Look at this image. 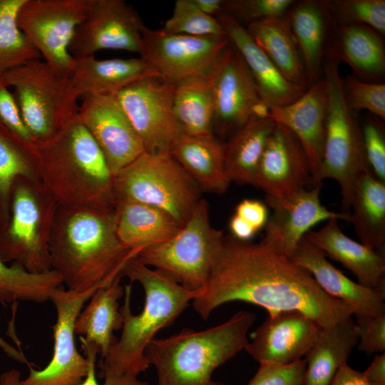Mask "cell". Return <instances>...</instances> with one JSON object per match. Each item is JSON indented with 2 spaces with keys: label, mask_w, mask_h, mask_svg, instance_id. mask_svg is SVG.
Here are the masks:
<instances>
[{
  "label": "cell",
  "mask_w": 385,
  "mask_h": 385,
  "mask_svg": "<svg viewBox=\"0 0 385 385\" xmlns=\"http://www.w3.org/2000/svg\"><path fill=\"white\" fill-rule=\"evenodd\" d=\"M235 301L258 305L268 314L299 311L321 327L354 314L350 306L324 292L292 257L262 240L255 243L225 236L207 282L192 302L206 320L220 305Z\"/></svg>",
  "instance_id": "6da1fadb"
},
{
  "label": "cell",
  "mask_w": 385,
  "mask_h": 385,
  "mask_svg": "<svg viewBox=\"0 0 385 385\" xmlns=\"http://www.w3.org/2000/svg\"><path fill=\"white\" fill-rule=\"evenodd\" d=\"M122 332L101 359V377L138 376L150 366L145 352L155 334L171 325L201 290L190 291L135 258L126 265Z\"/></svg>",
  "instance_id": "7a4b0ae2"
},
{
  "label": "cell",
  "mask_w": 385,
  "mask_h": 385,
  "mask_svg": "<svg viewBox=\"0 0 385 385\" xmlns=\"http://www.w3.org/2000/svg\"><path fill=\"white\" fill-rule=\"evenodd\" d=\"M51 268L68 289L83 292L111 284L138 251L124 246L115 226L113 209H57L49 243Z\"/></svg>",
  "instance_id": "3957f363"
},
{
  "label": "cell",
  "mask_w": 385,
  "mask_h": 385,
  "mask_svg": "<svg viewBox=\"0 0 385 385\" xmlns=\"http://www.w3.org/2000/svg\"><path fill=\"white\" fill-rule=\"evenodd\" d=\"M22 143L58 205L114 208L113 175L78 114L51 138Z\"/></svg>",
  "instance_id": "277c9868"
},
{
  "label": "cell",
  "mask_w": 385,
  "mask_h": 385,
  "mask_svg": "<svg viewBox=\"0 0 385 385\" xmlns=\"http://www.w3.org/2000/svg\"><path fill=\"white\" fill-rule=\"evenodd\" d=\"M256 314L239 311L226 322L207 329H184L153 339L145 355L157 373L158 385H225L212 380L213 371L248 343Z\"/></svg>",
  "instance_id": "5b68a950"
},
{
  "label": "cell",
  "mask_w": 385,
  "mask_h": 385,
  "mask_svg": "<svg viewBox=\"0 0 385 385\" xmlns=\"http://www.w3.org/2000/svg\"><path fill=\"white\" fill-rule=\"evenodd\" d=\"M322 78L327 96L326 133L322 159L312 185L322 184L328 178L336 180L341 190L342 212L350 214L358 180L372 171L365 154L361 125L345 102L337 61L326 58Z\"/></svg>",
  "instance_id": "8992f818"
},
{
  "label": "cell",
  "mask_w": 385,
  "mask_h": 385,
  "mask_svg": "<svg viewBox=\"0 0 385 385\" xmlns=\"http://www.w3.org/2000/svg\"><path fill=\"white\" fill-rule=\"evenodd\" d=\"M58 204L38 179L18 178L0 228V257L31 273L52 270L49 243Z\"/></svg>",
  "instance_id": "52a82bcc"
},
{
  "label": "cell",
  "mask_w": 385,
  "mask_h": 385,
  "mask_svg": "<svg viewBox=\"0 0 385 385\" xmlns=\"http://www.w3.org/2000/svg\"><path fill=\"white\" fill-rule=\"evenodd\" d=\"M2 76L33 140H44L59 132L78 114L81 98L70 76L58 73L43 60H31Z\"/></svg>",
  "instance_id": "ba28073f"
},
{
  "label": "cell",
  "mask_w": 385,
  "mask_h": 385,
  "mask_svg": "<svg viewBox=\"0 0 385 385\" xmlns=\"http://www.w3.org/2000/svg\"><path fill=\"white\" fill-rule=\"evenodd\" d=\"M224 237L212 227L208 202L202 198L175 235L143 248L135 259L185 289L198 291L207 282Z\"/></svg>",
  "instance_id": "9c48e42d"
},
{
  "label": "cell",
  "mask_w": 385,
  "mask_h": 385,
  "mask_svg": "<svg viewBox=\"0 0 385 385\" xmlns=\"http://www.w3.org/2000/svg\"><path fill=\"white\" fill-rule=\"evenodd\" d=\"M115 199L158 207L183 225L201 198L196 182L170 153H143L113 176Z\"/></svg>",
  "instance_id": "30bf717a"
},
{
  "label": "cell",
  "mask_w": 385,
  "mask_h": 385,
  "mask_svg": "<svg viewBox=\"0 0 385 385\" xmlns=\"http://www.w3.org/2000/svg\"><path fill=\"white\" fill-rule=\"evenodd\" d=\"M98 289L77 292L65 289L62 285L56 288L49 298L57 314L53 327L54 344L51 361L41 370L29 366V374L22 380L19 379V371H6L0 377V385L80 384L98 352L91 346H82L86 357L78 351L74 338L75 323L83 304Z\"/></svg>",
  "instance_id": "8fae6325"
},
{
  "label": "cell",
  "mask_w": 385,
  "mask_h": 385,
  "mask_svg": "<svg viewBox=\"0 0 385 385\" xmlns=\"http://www.w3.org/2000/svg\"><path fill=\"white\" fill-rule=\"evenodd\" d=\"M92 0H24L16 22L19 29L58 73L70 76L74 58L68 51L77 26Z\"/></svg>",
  "instance_id": "7c38bea8"
},
{
  "label": "cell",
  "mask_w": 385,
  "mask_h": 385,
  "mask_svg": "<svg viewBox=\"0 0 385 385\" xmlns=\"http://www.w3.org/2000/svg\"><path fill=\"white\" fill-rule=\"evenodd\" d=\"M174 86L161 76H150L114 94L146 153H169L183 133L173 113Z\"/></svg>",
  "instance_id": "4fadbf2b"
},
{
  "label": "cell",
  "mask_w": 385,
  "mask_h": 385,
  "mask_svg": "<svg viewBox=\"0 0 385 385\" xmlns=\"http://www.w3.org/2000/svg\"><path fill=\"white\" fill-rule=\"evenodd\" d=\"M142 39L140 57L174 84L210 71L230 43L227 36L175 34L146 26L142 31Z\"/></svg>",
  "instance_id": "5bb4252c"
},
{
  "label": "cell",
  "mask_w": 385,
  "mask_h": 385,
  "mask_svg": "<svg viewBox=\"0 0 385 385\" xmlns=\"http://www.w3.org/2000/svg\"><path fill=\"white\" fill-rule=\"evenodd\" d=\"M144 26L136 11L123 0H92L84 20L75 30L69 53L73 58L108 49L140 54Z\"/></svg>",
  "instance_id": "9a60e30c"
},
{
  "label": "cell",
  "mask_w": 385,
  "mask_h": 385,
  "mask_svg": "<svg viewBox=\"0 0 385 385\" xmlns=\"http://www.w3.org/2000/svg\"><path fill=\"white\" fill-rule=\"evenodd\" d=\"M212 78L214 125L222 133L233 134L253 115L267 117L270 106L262 101L245 62L231 42L214 66Z\"/></svg>",
  "instance_id": "2e32d148"
},
{
  "label": "cell",
  "mask_w": 385,
  "mask_h": 385,
  "mask_svg": "<svg viewBox=\"0 0 385 385\" xmlns=\"http://www.w3.org/2000/svg\"><path fill=\"white\" fill-rule=\"evenodd\" d=\"M78 116L100 148L113 176L145 153L114 94L81 97Z\"/></svg>",
  "instance_id": "e0dca14e"
},
{
  "label": "cell",
  "mask_w": 385,
  "mask_h": 385,
  "mask_svg": "<svg viewBox=\"0 0 385 385\" xmlns=\"http://www.w3.org/2000/svg\"><path fill=\"white\" fill-rule=\"evenodd\" d=\"M321 185L282 197L266 195V203L272 213L265 226L262 240L292 257L299 242L316 224L332 218L349 221V214L331 211L322 205Z\"/></svg>",
  "instance_id": "ac0fdd59"
},
{
  "label": "cell",
  "mask_w": 385,
  "mask_h": 385,
  "mask_svg": "<svg viewBox=\"0 0 385 385\" xmlns=\"http://www.w3.org/2000/svg\"><path fill=\"white\" fill-rule=\"evenodd\" d=\"M320 327L299 311L268 314L252 334L245 351L260 364L287 365L302 359Z\"/></svg>",
  "instance_id": "d6986e66"
},
{
  "label": "cell",
  "mask_w": 385,
  "mask_h": 385,
  "mask_svg": "<svg viewBox=\"0 0 385 385\" xmlns=\"http://www.w3.org/2000/svg\"><path fill=\"white\" fill-rule=\"evenodd\" d=\"M311 186V168L302 145L288 128L275 123L257 168L255 187L266 195L282 197Z\"/></svg>",
  "instance_id": "ffe728a7"
},
{
  "label": "cell",
  "mask_w": 385,
  "mask_h": 385,
  "mask_svg": "<svg viewBox=\"0 0 385 385\" xmlns=\"http://www.w3.org/2000/svg\"><path fill=\"white\" fill-rule=\"evenodd\" d=\"M327 96L323 78L312 83L297 100L281 107H270L267 117L288 128L297 136L308 158L312 178L323 155Z\"/></svg>",
  "instance_id": "44dd1931"
},
{
  "label": "cell",
  "mask_w": 385,
  "mask_h": 385,
  "mask_svg": "<svg viewBox=\"0 0 385 385\" xmlns=\"http://www.w3.org/2000/svg\"><path fill=\"white\" fill-rule=\"evenodd\" d=\"M292 259L306 269L327 294L350 306L355 316L385 314V294L355 282L337 269L325 254L304 237Z\"/></svg>",
  "instance_id": "7402d4cb"
},
{
  "label": "cell",
  "mask_w": 385,
  "mask_h": 385,
  "mask_svg": "<svg viewBox=\"0 0 385 385\" xmlns=\"http://www.w3.org/2000/svg\"><path fill=\"white\" fill-rule=\"evenodd\" d=\"M217 19L245 62L262 101L270 107L287 106L306 90L287 81L239 21L221 12Z\"/></svg>",
  "instance_id": "603a6c76"
},
{
  "label": "cell",
  "mask_w": 385,
  "mask_h": 385,
  "mask_svg": "<svg viewBox=\"0 0 385 385\" xmlns=\"http://www.w3.org/2000/svg\"><path fill=\"white\" fill-rule=\"evenodd\" d=\"M304 237L326 256L350 270L358 283L385 294V254L346 236L337 219L327 220L324 226L317 231H309Z\"/></svg>",
  "instance_id": "cb8c5ba5"
},
{
  "label": "cell",
  "mask_w": 385,
  "mask_h": 385,
  "mask_svg": "<svg viewBox=\"0 0 385 385\" xmlns=\"http://www.w3.org/2000/svg\"><path fill=\"white\" fill-rule=\"evenodd\" d=\"M326 58L349 65L354 76L369 82H382L385 73L383 36L372 28L360 24L333 28Z\"/></svg>",
  "instance_id": "d4e9b609"
},
{
  "label": "cell",
  "mask_w": 385,
  "mask_h": 385,
  "mask_svg": "<svg viewBox=\"0 0 385 385\" xmlns=\"http://www.w3.org/2000/svg\"><path fill=\"white\" fill-rule=\"evenodd\" d=\"M73 58L70 78L81 97L115 94L143 78L160 76L141 57L102 60L88 56Z\"/></svg>",
  "instance_id": "484cf974"
},
{
  "label": "cell",
  "mask_w": 385,
  "mask_h": 385,
  "mask_svg": "<svg viewBox=\"0 0 385 385\" xmlns=\"http://www.w3.org/2000/svg\"><path fill=\"white\" fill-rule=\"evenodd\" d=\"M300 50L310 85L322 78L327 43L334 28L325 1H295L286 14Z\"/></svg>",
  "instance_id": "4316f807"
},
{
  "label": "cell",
  "mask_w": 385,
  "mask_h": 385,
  "mask_svg": "<svg viewBox=\"0 0 385 385\" xmlns=\"http://www.w3.org/2000/svg\"><path fill=\"white\" fill-rule=\"evenodd\" d=\"M113 214L119 240L126 247L138 252L170 239L183 226L166 212L130 200L116 199Z\"/></svg>",
  "instance_id": "83f0119b"
},
{
  "label": "cell",
  "mask_w": 385,
  "mask_h": 385,
  "mask_svg": "<svg viewBox=\"0 0 385 385\" xmlns=\"http://www.w3.org/2000/svg\"><path fill=\"white\" fill-rule=\"evenodd\" d=\"M170 155L196 182L202 192L222 194L230 181L226 174L223 145L212 137L180 134Z\"/></svg>",
  "instance_id": "f1b7e54d"
},
{
  "label": "cell",
  "mask_w": 385,
  "mask_h": 385,
  "mask_svg": "<svg viewBox=\"0 0 385 385\" xmlns=\"http://www.w3.org/2000/svg\"><path fill=\"white\" fill-rule=\"evenodd\" d=\"M121 278L98 288L90 298L88 304L81 311L75 323V334L80 336L82 345L95 347L101 359L117 340L114 332L123 327L118 302L124 295Z\"/></svg>",
  "instance_id": "f546056e"
},
{
  "label": "cell",
  "mask_w": 385,
  "mask_h": 385,
  "mask_svg": "<svg viewBox=\"0 0 385 385\" xmlns=\"http://www.w3.org/2000/svg\"><path fill=\"white\" fill-rule=\"evenodd\" d=\"M358 343L351 317L321 327L307 353L303 385H329Z\"/></svg>",
  "instance_id": "4dcf8cb0"
},
{
  "label": "cell",
  "mask_w": 385,
  "mask_h": 385,
  "mask_svg": "<svg viewBox=\"0 0 385 385\" xmlns=\"http://www.w3.org/2000/svg\"><path fill=\"white\" fill-rule=\"evenodd\" d=\"M245 28L287 81L304 90L311 86L286 16L250 23Z\"/></svg>",
  "instance_id": "1f68e13d"
},
{
  "label": "cell",
  "mask_w": 385,
  "mask_h": 385,
  "mask_svg": "<svg viewBox=\"0 0 385 385\" xmlns=\"http://www.w3.org/2000/svg\"><path fill=\"white\" fill-rule=\"evenodd\" d=\"M274 125L268 117L253 115L223 145L225 168L230 183L255 185L257 168Z\"/></svg>",
  "instance_id": "d6a6232c"
},
{
  "label": "cell",
  "mask_w": 385,
  "mask_h": 385,
  "mask_svg": "<svg viewBox=\"0 0 385 385\" xmlns=\"http://www.w3.org/2000/svg\"><path fill=\"white\" fill-rule=\"evenodd\" d=\"M212 69L175 83L173 113L183 133L214 136Z\"/></svg>",
  "instance_id": "836d02e7"
},
{
  "label": "cell",
  "mask_w": 385,
  "mask_h": 385,
  "mask_svg": "<svg viewBox=\"0 0 385 385\" xmlns=\"http://www.w3.org/2000/svg\"><path fill=\"white\" fill-rule=\"evenodd\" d=\"M351 222L361 243L385 254V182L372 172L357 182L351 202Z\"/></svg>",
  "instance_id": "e575fe53"
},
{
  "label": "cell",
  "mask_w": 385,
  "mask_h": 385,
  "mask_svg": "<svg viewBox=\"0 0 385 385\" xmlns=\"http://www.w3.org/2000/svg\"><path fill=\"white\" fill-rule=\"evenodd\" d=\"M62 284L61 276L53 270L31 273L14 264L9 266L0 257V302L3 304L43 303Z\"/></svg>",
  "instance_id": "d590c367"
},
{
  "label": "cell",
  "mask_w": 385,
  "mask_h": 385,
  "mask_svg": "<svg viewBox=\"0 0 385 385\" xmlns=\"http://www.w3.org/2000/svg\"><path fill=\"white\" fill-rule=\"evenodd\" d=\"M19 177L38 179L22 140L0 121V228L9 220L11 190Z\"/></svg>",
  "instance_id": "8d00e7d4"
},
{
  "label": "cell",
  "mask_w": 385,
  "mask_h": 385,
  "mask_svg": "<svg viewBox=\"0 0 385 385\" xmlns=\"http://www.w3.org/2000/svg\"><path fill=\"white\" fill-rule=\"evenodd\" d=\"M24 0H0V73L31 60L41 58L16 22Z\"/></svg>",
  "instance_id": "74e56055"
},
{
  "label": "cell",
  "mask_w": 385,
  "mask_h": 385,
  "mask_svg": "<svg viewBox=\"0 0 385 385\" xmlns=\"http://www.w3.org/2000/svg\"><path fill=\"white\" fill-rule=\"evenodd\" d=\"M162 29L170 34L195 36H227L217 19L200 11L193 0H177Z\"/></svg>",
  "instance_id": "f35d334b"
},
{
  "label": "cell",
  "mask_w": 385,
  "mask_h": 385,
  "mask_svg": "<svg viewBox=\"0 0 385 385\" xmlns=\"http://www.w3.org/2000/svg\"><path fill=\"white\" fill-rule=\"evenodd\" d=\"M334 27L360 24L385 34L384 0H326Z\"/></svg>",
  "instance_id": "ab89813d"
},
{
  "label": "cell",
  "mask_w": 385,
  "mask_h": 385,
  "mask_svg": "<svg viewBox=\"0 0 385 385\" xmlns=\"http://www.w3.org/2000/svg\"><path fill=\"white\" fill-rule=\"evenodd\" d=\"M342 88L348 108L366 110L376 117L385 118V83L362 81L354 75L342 78Z\"/></svg>",
  "instance_id": "60d3db41"
},
{
  "label": "cell",
  "mask_w": 385,
  "mask_h": 385,
  "mask_svg": "<svg viewBox=\"0 0 385 385\" xmlns=\"http://www.w3.org/2000/svg\"><path fill=\"white\" fill-rule=\"evenodd\" d=\"M294 0H223V11L247 24L286 16Z\"/></svg>",
  "instance_id": "b9f144b4"
},
{
  "label": "cell",
  "mask_w": 385,
  "mask_h": 385,
  "mask_svg": "<svg viewBox=\"0 0 385 385\" xmlns=\"http://www.w3.org/2000/svg\"><path fill=\"white\" fill-rule=\"evenodd\" d=\"M366 157L373 174L385 182V137L377 118H367L361 125Z\"/></svg>",
  "instance_id": "7bdbcfd3"
},
{
  "label": "cell",
  "mask_w": 385,
  "mask_h": 385,
  "mask_svg": "<svg viewBox=\"0 0 385 385\" xmlns=\"http://www.w3.org/2000/svg\"><path fill=\"white\" fill-rule=\"evenodd\" d=\"M305 368V359L287 365L260 364L247 385H303Z\"/></svg>",
  "instance_id": "ee69618b"
},
{
  "label": "cell",
  "mask_w": 385,
  "mask_h": 385,
  "mask_svg": "<svg viewBox=\"0 0 385 385\" xmlns=\"http://www.w3.org/2000/svg\"><path fill=\"white\" fill-rule=\"evenodd\" d=\"M358 349L367 354H379L385 350V314L356 316Z\"/></svg>",
  "instance_id": "f6af8a7d"
},
{
  "label": "cell",
  "mask_w": 385,
  "mask_h": 385,
  "mask_svg": "<svg viewBox=\"0 0 385 385\" xmlns=\"http://www.w3.org/2000/svg\"><path fill=\"white\" fill-rule=\"evenodd\" d=\"M8 88L0 73V121L20 140H33L24 124L14 97Z\"/></svg>",
  "instance_id": "bcb514c9"
},
{
  "label": "cell",
  "mask_w": 385,
  "mask_h": 385,
  "mask_svg": "<svg viewBox=\"0 0 385 385\" xmlns=\"http://www.w3.org/2000/svg\"><path fill=\"white\" fill-rule=\"evenodd\" d=\"M256 232L265 227L268 220L267 206L260 201L246 199L240 202L235 214Z\"/></svg>",
  "instance_id": "7dc6e473"
},
{
  "label": "cell",
  "mask_w": 385,
  "mask_h": 385,
  "mask_svg": "<svg viewBox=\"0 0 385 385\" xmlns=\"http://www.w3.org/2000/svg\"><path fill=\"white\" fill-rule=\"evenodd\" d=\"M95 363L96 359H93L91 363L86 376L78 385H150L147 381L138 379V376L128 374L106 377L103 383L100 384L96 376Z\"/></svg>",
  "instance_id": "c3c4849f"
},
{
  "label": "cell",
  "mask_w": 385,
  "mask_h": 385,
  "mask_svg": "<svg viewBox=\"0 0 385 385\" xmlns=\"http://www.w3.org/2000/svg\"><path fill=\"white\" fill-rule=\"evenodd\" d=\"M362 374L370 385H385V353L376 354L371 364Z\"/></svg>",
  "instance_id": "681fc988"
},
{
  "label": "cell",
  "mask_w": 385,
  "mask_h": 385,
  "mask_svg": "<svg viewBox=\"0 0 385 385\" xmlns=\"http://www.w3.org/2000/svg\"><path fill=\"white\" fill-rule=\"evenodd\" d=\"M329 385H370L364 379L362 372L344 364L337 371Z\"/></svg>",
  "instance_id": "f907efd6"
},
{
  "label": "cell",
  "mask_w": 385,
  "mask_h": 385,
  "mask_svg": "<svg viewBox=\"0 0 385 385\" xmlns=\"http://www.w3.org/2000/svg\"><path fill=\"white\" fill-rule=\"evenodd\" d=\"M196 6L205 14L212 16L223 11V0H193Z\"/></svg>",
  "instance_id": "816d5d0a"
},
{
  "label": "cell",
  "mask_w": 385,
  "mask_h": 385,
  "mask_svg": "<svg viewBox=\"0 0 385 385\" xmlns=\"http://www.w3.org/2000/svg\"><path fill=\"white\" fill-rule=\"evenodd\" d=\"M1 321V317H0ZM0 349L11 359L27 364L29 366H31L28 361L24 354L21 351L18 350L14 346L8 343L0 336Z\"/></svg>",
  "instance_id": "f5cc1de1"
}]
</instances>
